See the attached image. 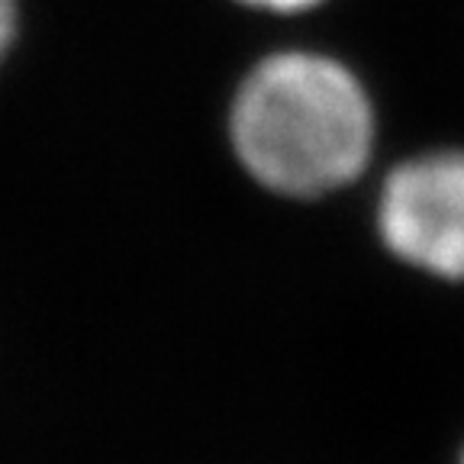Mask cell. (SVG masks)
<instances>
[{"label":"cell","mask_w":464,"mask_h":464,"mask_svg":"<svg viewBox=\"0 0 464 464\" xmlns=\"http://www.w3.org/2000/svg\"><path fill=\"white\" fill-rule=\"evenodd\" d=\"M242 4H252V7L277 10V14H290V10H306L319 0H242Z\"/></svg>","instance_id":"3957f363"},{"label":"cell","mask_w":464,"mask_h":464,"mask_svg":"<svg viewBox=\"0 0 464 464\" xmlns=\"http://www.w3.org/2000/svg\"><path fill=\"white\" fill-rule=\"evenodd\" d=\"M232 142L265 188L316 197L355 181L374 145V113L335 58L281 52L246 78L232 107Z\"/></svg>","instance_id":"6da1fadb"},{"label":"cell","mask_w":464,"mask_h":464,"mask_svg":"<svg viewBox=\"0 0 464 464\" xmlns=\"http://www.w3.org/2000/svg\"><path fill=\"white\" fill-rule=\"evenodd\" d=\"M461 464H464V461H461Z\"/></svg>","instance_id":"5b68a950"},{"label":"cell","mask_w":464,"mask_h":464,"mask_svg":"<svg viewBox=\"0 0 464 464\" xmlns=\"http://www.w3.org/2000/svg\"><path fill=\"white\" fill-rule=\"evenodd\" d=\"M397 258L439 277H464V152H432L387 178L377 210Z\"/></svg>","instance_id":"7a4b0ae2"},{"label":"cell","mask_w":464,"mask_h":464,"mask_svg":"<svg viewBox=\"0 0 464 464\" xmlns=\"http://www.w3.org/2000/svg\"><path fill=\"white\" fill-rule=\"evenodd\" d=\"M10 33H14V4H10V0H0V55L7 49Z\"/></svg>","instance_id":"277c9868"}]
</instances>
